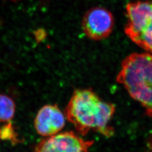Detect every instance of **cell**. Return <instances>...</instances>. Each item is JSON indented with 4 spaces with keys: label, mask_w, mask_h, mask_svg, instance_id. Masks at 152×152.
<instances>
[{
    "label": "cell",
    "mask_w": 152,
    "mask_h": 152,
    "mask_svg": "<svg viewBox=\"0 0 152 152\" xmlns=\"http://www.w3.org/2000/svg\"><path fill=\"white\" fill-rule=\"evenodd\" d=\"M115 111L113 104L103 100L91 88H79L73 92L64 114L82 136L93 131L110 137L114 135V131L109 124Z\"/></svg>",
    "instance_id": "6da1fadb"
},
{
    "label": "cell",
    "mask_w": 152,
    "mask_h": 152,
    "mask_svg": "<svg viewBox=\"0 0 152 152\" xmlns=\"http://www.w3.org/2000/svg\"><path fill=\"white\" fill-rule=\"evenodd\" d=\"M116 80L152 118V55L135 53L126 56Z\"/></svg>",
    "instance_id": "7a4b0ae2"
},
{
    "label": "cell",
    "mask_w": 152,
    "mask_h": 152,
    "mask_svg": "<svg viewBox=\"0 0 152 152\" xmlns=\"http://www.w3.org/2000/svg\"><path fill=\"white\" fill-rule=\"evenodd\" d=\"M125 33L131 41L152 55V2L136 1L126 7Z\"/></svg>",
    "instance_id": "3957f363"
},
{
    "label": "cell",
    "mask_w": 152,
    "mask_h": 152,
    "mask_svg": "<svg viewBox=\"0 0 152 152\" xmlns=\"http://www.w3.org/2000/svg\"><path fill=\"white\" fill-rule=\"evenodd\" d=\"M114 26L113 15L103 7L90 9L86 12L82 21V29L86 36L95 41L109 37Z\"/></svg>",
    "instance_id": "277c9868"
},
{
    "label": "cell",
    "mask_w": 152,
    "mask_h": 152,
    "mask_svg": "<svg viewBox=\"0 0 152 152\" xmlns=\"http://www.w3.org/2000/svg\"><path fill=\"white\" fill-rule=\"evenodd\" d=\"M93 142L67 131L48 136L39 142L34 152H88Z\"/></svg>",
    "instance_id": "5b68a950"
},
{
    "label": "cell",
    "mask_w": 152,
    "mask_h": 152,
    "mask_svg": "<svg viewBox=\"0 0 152 152\" xmlns=\"http://www.w3.org/2000/svg\"><path fill=\"white\" fill-rule=\"evenodd\" d=\"M65 118V114L57 105H45L37 114L34 122V127L41 136H53L64 128Z\"/></svg>",
    "instance_id": "8992f818"
},
{
    "label": "cell",
    "mask_w": 152,
    "mask_h": 152,
    "mask_svg": "<svg viewBox=\"0 0 152 152\" xmlns=\"http://www.w3.org/2000/svg\"><path fill=\"white\" fill-rule=\"evenodd\" d=\"M16 105L8 95L0 93V122H10L15 113Z\"/></svg>",
    "instance_id": "52a82bcc"
},
{
    "label": "cell",
    "mask_w": 152,
    "mask_h": 152,
    "mask_svg": "<svg viewBox=\"0 0 152 152\" xmlns=\"http://www.w3.org/2000/svg\"><path fill=\"white\" fill-rule=\"evenodd\" d=\"M0 138L5 140H15V133L10 122L6 125L0 126Z\"/></svg>",
    "instance_id": "ba28073f"
},
{
    "label": "cell",
    "mask_w": 152,
    "mask_h": 152,
    "mask_svg": "<svg viewBox=\"0 0 152 152\" xmlns=\"http://www.w3.org/2000/svg\"><path fill=\"white\" fill-rule=\"evenodd\" d=\"M34 36L37 42H41L46 36V33L44 29H38L34 32Z\"/></svg>",
    "instance_id": "9c48e42d"
},
{
    "label": "cell",
    "mask_w": 152,
    "mask_h": 152,
    "mask_svg": "<svg viewBox=\"0 0 152 152\" xmlns=\"http://www.w3.org/2000/svg\"><path fill=\"white\" fill-rule=\"evenodd\" d=\"M12 1H18V0H12Z\"/></svg>",
    "instance_id": "30bf717a"
}]
</instances>
